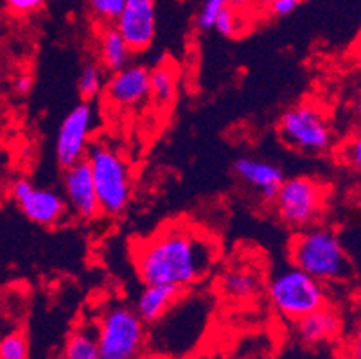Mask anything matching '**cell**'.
<instances>
[{"mask_svg":"<svg viewBox=\"0 0 361 359\" xmlns=\"http://www.w3.org/2000/svg\"><path fill=\"white\" fill-rule=\"evenodd\" d=\"M189 359H211V358H207V355H196V358H189Z\"/></svg>","mask_w":361,"mask_h":359,"instance_id":"cell-34","label":"cell"},{"mask_svg":"<svg viewBox=\"0 0 361 359\" xmlns=\"http://www.w3.org/2000/svg\"><path fill=\"white\" fill-rule=\"evenodd\" d=\"M183 291L171 286L147 284L137 298L135 311L146 325H157L171 308L182 298Z\"/></svg>","mask_w":361,"mask_h":359,"instance_id":"cell-16","label":"cell"},{"mask_svg":"<svg viewBox=\"0 0 361 359\" xmlns=\"http://www.w3.org/2000/svg\"><path fill=\"white\" fill-rule=\"evenodd\" d=\"M63 354L68 359H101L96 324H80L68 334Z\"/></svg>","mask_w":361,"mask_h":359,"instance_id":"cell-19","label":"cell"},{"mask_svg":"<svg viewBox=\"0 0 361 359\" xmlns=\"http://www.w3.org/2000/svg\"><path fill=\"white\" fill-rule=\"evenodd\" d=\"M347 358L349 359H361V320L354 327L350 334L349 345H347Z\"/></svg>","mask_w":361,"mask_h":359,"instance_id":"cell-28","label":"cell"},{"mask_svg":"<svg viewBox=\"0 0 361 359\" xmlns=\"http://www.w3.org/2000/svg\"><path fill=\"white\" fill-rule=\"evenodd\" d=\"M357 130L361 131V118H360V124H357Z\"/></svg>","mask_w":361,"mask_h":359,"instance_id":"cell-36","label":"cell"},{"mask_svg":"<svg viewBox=\"0 0 361 359\" xmlns=\"http://www.w3.org/2000/svg\"><path fill=\"white\" fill-rule=\"evenodd\" d=\"M238 24H239V18L234 11V6L231 4L218 18V22H216L214 25V31L219 32L221 36H225V38H232V36L239 31Z\"/></svg>","mask_w":361,"mask_h":359,"instance_id":"cell-26","label":"cell"},{"mask_svg":"<svg viewBox=\"0 0 361 359\" xmlns=\"http://www.w3.org/2000/svg\"><path fill=\"white\" fill-rule=\"evenodd\" d=\"M218 253V243L211 233L192 223L173 221L137 243L133 261L144 286H171L185 291L212 272Z\"/></svg>","mask_w":361,"mask_h":359,"instance_id":"cell-1","label":"cell"},{"mask_svg":"<svg viewBox=\"0 0 361 359\" xmlns=\"http://www.w3.org/2000/svg\"><path fill=\"white\" fill-rule=\"evenodd\" d=\"M266 295L275 312L290 322L327 305L326 284L293 264L270 276Z\"/></svg>","mask_w":361,"mask_h":359,"instance_id":"cell-5","label":"cell"},{"mask_svg":"<svg viewBox=\"0 0 361 359\" xmlns=\"http://www.w3.org/2000/svg\"><path fill=\"white\" fill-rule=\"evenodd\" d=\"M85 160L94 180L101 214L121 217L133 196V176L126 157L108 140H96L88 147Z\"/></svg>","mask_w":361,"mask_h":359,"instance_id":"cell-3","label":"cell"},{"mask_svg":"<svg viewBox=\"0 0 361 359\" xmlns=\"http://www.w3.org/2000/svg\"><path fill=\"white\" fill-rule=\"evenodd\" d=\"M234 173L239 178V182L246 187L264 203H271L277 194L279 187L284 182V171L277 164L255 157H241L234 162Z\"/></svg>","mask_w":361,"mask_h":359,"instance_id":"cell-13","label":"cell"},{"mask_svg":"<svg viewBox=\"0 0 361 359\" xmlns=\"http://www.w3.org/2000/svg\"><path fill=\"white\" fill-rule=\"evenodd\" d=\"M32 87H35V81L29 74L16 75L15 81H13V88L18 95H29L32 92Z\"/></svg>","mask_w":361,"mask_h":359,"instance_id":"cell-29","label":"cell"},{"mask_svg":"<svg viewBox=\"0 0 361 359\" xmlns=\"http://www.w3.org/2000/svg\"><path fill=\"white\" fill-rule=\"evenodd\" d=\"M49 0H2V6L15 16H27L40 11Z\"/></svg>","mask_w":361,"mask_h":359,"instance_id":"cell-25","label":"cell"},{"mask_svg":"<svg viewBox=\"0 0 361 359\" xmlns=\"http://www.w3.org/2000/svg\"><path fill=\"white\" fill-rule=\"evenodd\" d=\"M63 194L67 209L81 221H94L101 216L96 187L87 160L63 169Z\"/></svg>","mask_w":361,"mask_h":359,"instance_id":"cell-12","label":"cell"},{"mask_svg":"<svg viewBox=\"0 0 361 359\" xmlns=\"http://www.w3.org/2000/svg\"><path fill=\"white\" fill-rule=\"evenodd\" d=\"M149 68L140 63H130L111 72L104 83V101L119 111L137 110L149 101Z\"/></svg>","mask_w":361,"mask_h":359,"instance_id":"cell-10","label":"cell"},{"mask_svg":"<svg viewBox=\"0 0 361 359\" xmlns=\"http://www.w3.org/2000/svg\"><path fill=\"white\" fill-rule=\"evenodd\" d=\"M85 2L97 25L114 24L124 6V0H85Z\"/></svg>","mask_w":361,"mask_h":359,"instance_id":"cell-22","label":"cell"},{"mask_svg":"<svg viewBox=\"0 0 361 359\" xmlns=\"http://www.w3.org/2000/svg\"><path fill=\"white\" fill-rule=\"evenodd\" d=\"M178 72L175 65L162 59L149 71V101L159 108H169L176 97Z\"/></svg>","mask_w":361,"mask_h":359,"instance_id":"cell-18","label":"cell"},{"mask_svg":"<svg viewBox=\"0 0 361 359\" xmlns=\"http://www.w3.org/2000/svg\"><path fill=\"white\" fill-rule=\"evenodd\" d=\"M104 68L97 61H88L83 65L78 79V90L83 101H92L104 90Z\"/></svg>","mask_w":361,"mask_h":359,"instance_id":"cell-20","label":"cell"},{"mask_svg":"<svg viewBox=\"0 0 361 359\" xmlns=\"http://www.w3.org/2000/svg\"><path fill=\"white\" fill-rule=\"evenodd\" d=\"M218 288L232 302H250L262 291V275L252 264H232L219 275Z\"/></svg>","mask_w":361,"mask_h":359,"instance_id":"cell-15","label":"cell"},{"mask_svg":"<svg viewBox=\"0 0 361 359\" xmlns=\"http://www.w3.org/2000/svg\"><path fill=\"white\" fill-rule=\"evenodd\" d=\"M0 25H2V4H0Z\"/></svg>","mask_w":361,"mask_h":359,"instance_id":"cell-35","label":"cell"},{"mask_svg":"<svg viewBox=\"0 0 361 359\" xmlns=\"http://www.w3.org/2000/svg\"><path fill=\"white\" fill-rule=\"evenodd\" d=\"M96 324L101 359H139L147 347V325L126 304H108Z\"/></svg>","mask_w":361,"mask_h":359,"instance_id":"cell-4","label":"cell"},{"mask_svg":"<svg viewBox=\"0 0 361 359\" xmlns=\"http://www.w3.org/2000/svg\"><path fill=\"white\" fill-rule=\"evenodd\" d=\"M327 196V187L317 178H284L271 200V207L282 225L298 232L320 221L326 212Z\"/></svg>","mask_w":361,"mask_h":359,"instance_id":"cell-6","label":"cell"},{"mask_svg":"<svg viewBox=\"0 0 361 359\" xmlns=\"http://www.w3.org/2000/svg\"><path fill=\"white\" fill-rule=\"evenodd\" d=\"M139 359H171V358H167V355H162V354H142Z\"/></svg>","mask_w":361,"mask_h":359,"instance_id":"cell-31","label":"cell"},{"mask_svg":"<svg viewBox=\"0 0 361 359\" xmlns=\"http://www.w3.org/2000/svg\"><path fill=\"white\" fill-rule=\"evenodd\" d=\"M290 261L322 284L349 282L354 276L353 261L340 236L318 223L298 230L291 239Z\"/></svg>","mask_w":361,"mask_h":359,"instance_id":"cell-2","label":"cell"},{"mask_svg":"<svg viewBox=\"0 0 361 359\" xmlns=\"http://www.w3.org/2000/svg\"><path fill=\"white\" fill-rule=\"evenodd\" d=\"M94 128H96V110L90 101H81L65 115L54 144L56 162L61 169L87 158Z\"/></svg>","mask_w":361,"mask_h":359,"instance_id":"cell-8","label":"cell"},{"mask_svg":"<svg viewBox=\"0 0 361 359\" xmlns=\"http://www.w3.org/2000/svg\"><path fill=\"white\" fill-rule=\"evenodd\" d=\"M356 111H357V115H360V118H361V95L357 97V101H356Z\"/></svg>","mask_w":361,"mask_h":359,"instance_id":"cell-32","label":"cell"},{"mask_svg":"<svg viewBox=\"0 0 361 359\" xmlns=\"http://www.w3.org/2000/svg\"><path fill=\"white\" fill-rule=\"evenodd\" d=\"M135 52L131 51L126 39L123 38L116 25H99L96 36V56L97 63L108 72L121 71L123 67L131 63V56Z\"/></svg>","mask_w":361,"mask_h":359,"instance_id":"cell-17","label":"cell"},{"mask_svg":"<svg viewBox=\"0 0 361 359\" xmlns=\"http://www.w3.org/2000/svg\"><path fill=\"white\" fill-rule=\"evenodd\" d=\"M0 359H29V341L24 332H9L0 338Z\"/></svg>","mask_w":361,"mask_h":359,"instance_id":"cell-23","label":"cell"},{"mask_svg":"<svg viewBox=\"0 0 361 359\" xmlns=\"http://www.w3.org/2000/svg\"><path fill=\"white\" fill-rule=\"evenodd\" d=\"M354 56H356V58L361 61V31H360V35H357L356 42H354Z\"/></svg>","mask_w":361,"mask_h":359,"instance_id":"cell-30","label":"cell"},{"mask_svg":"<svg viewBox=\"0 0 361 359\" xmlns=\"http://www.w3.org/2000/svg\"><path fill=\"white\" fill-rule=\"evenodd\" d=\"M11 197L29 221L40 226L60 225L68 214L65 197L58 190L32 185L25 178L13 182Z\"/></svg>","mask_w":361,"mask_h":359,"instance_id":"cell-9","label":"cell"},{"mask_svg":"<svg viewBox=\"0 0 361 359\" xmlns=\"http://www.w3.org/2000/svg\"><path fill=\"white\" fill-rule=\"evenodd\" d=\"M300 0H268V11L275 18H284L297 11Z\"/></svg>","mask_w":361,"mask_h":359,"instance_id":"cell-27","label":"cell"},{"mask_svg":"<svg viewBox=\"0 0 361 359\" xmlns=\"http://www.w3.org/2000/svg\"><path fill=\"white\" fill-rule=\"evenodd\" d=\"M228 6H231V0H203L195 18L196 29L202 32L214 31L216 22Z\"/></svg>","mask_w":361,"mask_h":359,"instance_id":"cell-21","label":"cell"},{"mask_svg":"<svg viewBox=\"0 0 361 359\" xmlns=\"http://www.w3.org/2000/svg\"><path fill=\"white\" fill-rule=\"evenodd\" d=\"M52 359H68V358L65 354H60V355H54V358H52Z\"/></svg>","mask_w":361,"mask_h":359,"instance_id":"cell-33","label":"cell"},{"mask_svg":"<svg viewBox=\"0 0 361 359\" xmlns=\"http://www.w3.org/2000/svg\"><path fill=\"white\" fill-rule=\"evenodd\" d=\"M133 52H144L157 36L155 0H124L123 11L114 22Z\"/></svg>","mask_w":361,"mask_h":359,"instance_id":"cell-11","label":"cell"},{"mask_svg":"<svg viewBox=\"0 0 361 359\" xmlns=\"http://www.w3.org/2000/svg\"><path fill=\"white\" fill-rule=\"evenodd\" d=\"M277 131L282 142L302 154H324L334 146L329 117L310 101L288 108L279 118Z\"/></svg>","mask_w":361,"mask_h":359,"instance_id":"cell-7","label":"cell"},{"mask_svg":"<svg viewBox=\"0 0 361 359\" xmlns=\"http://www.w3.org/2000/svg\"><path fill=\"white\" fill-rule=\"evenodd\" d=\"M295 324L297 338L307 347H317L334 340L341 331V316L336 309L324 305L310 315L298 318Z\"/></svg>","mask_w":361,"mask_h":359,"instance_id":"cell-14","label":"cell"},{"mask_svg":"<svg viewBox=\"0 0 361 359\" xmlns=\"http://www.w3.org/2000/svg\"><path fill=\"white\" fill-rule=\"evenodd\" d=\"M338 154H340L341 162L345 164L353 173L361 176V131L350 135L347 140H343Z\"/></svg>","mask_w":361,"mask_h":359,"instance_id":"cell-24","label":"cell"}]
</instances>
